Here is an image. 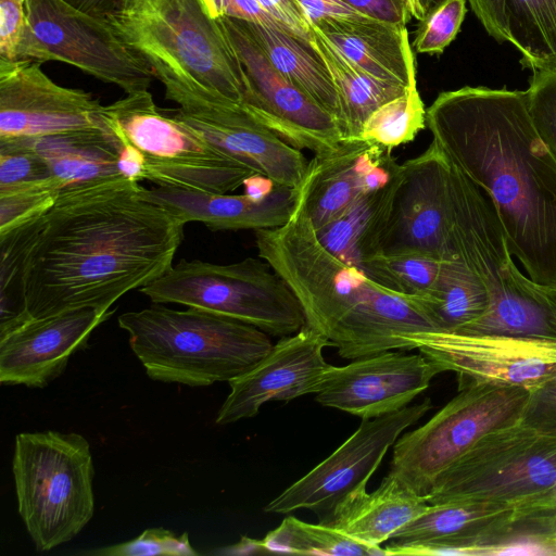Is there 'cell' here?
<instances>
[{
    "mask_svg": "<svg viewBox=\"0 0 556 556\" xmlns=\"http://www.w3.org/2000/svg\"><path fill=\"white\" fill-rule=\"evenodd\" d=\"M123 177L63 189L34 222L21 282L27 316L110 311L173 266L186 223Z\"/></svg>",
    "mask_w": 556,
    "mask_h": 556,
    "instance_id": "6da1fadb",
    "label": "cell"
},
{
    "mask_svg": "<svg viewBox=\"0 0 556 556\" xmlns=\"http://www.w3.org/2000/svg\"><path fill=\"white\" fill-rule=\"evenodd\" d=\"M426 124L447 160L490 199L528 277L556 287V157L533 126L527 92L444 91Z\"/></svg>",
    "mask_w": 556,
    "mask_h": 556,
    "instance_id": "7a4b0ae2",
    "label": "cell"
},
{
    "mask_svg": "<svg viewBox=\"0 0 556 556\" xmlns=\"http://www.w3.org/2000/svg\"><path fill=\"white\" fill-rule=\"evenodd\" d=\"M255 242L258 256L299 300L306 326L343 358L410 351L402 336L435 330L415 296L376 283L329 252L299 201L287 224L255 230Z\"/></svg>",
    "mask_w": 556,
    "mask_h": 556,
    "instance_id": "3957f363",
    "label": "cell"
},
{
    "mask_svg": "<svg viewBox=\"0 0 556 556\" xmlns=\"http://www.w3.org/2000/svg\"><path fill=\"white\" fill-rule=\"evenodd\" d=\"M106 18L164 88L203 90L243 105L240 62L202 0H121Z\"/></svg>",
    "mask_w": 556,
    "mask_h": 556,
    "instance_id": "277c9868",
    "label": "cell"
},
{
    "mask_svg": "<svg viewBox=\"0 0 556 556\" xmlns=\"http://www.w3.org/2000/svg\"><path fill=\"white\" fill-rule=\"evenodd\" d=\"M129 346L156 381L206 387L249 371L273 348L261 329L212 312L155 304L118 316Z\"/></svg>",
    "mask_w": 556,
    "mask_h": 556,
    "instance_id": "5b68a950",
    "label": "cell"
},
{
    "mask_svg": "<svg viewBox=\"0 0 556 556\" xmlns=\"http://www.w3.org/2000/svg\"><path fill=\"white\" fill-rule=\"evenodd\" d=\"M12 471L18 514L38 552L74 539L94 513L88 440L54 430L15 437Z\"/></svg>",
    "mask_w": 556,
    "mask_h": 556,
    "instance_id": "8992f818",
    "label": "cell"
},
{
    "mask_svg": "<svg viewBox=\"0 0 556 556\" xmlns=\"http://www.w3.org/2000/svg\"><path fill=\"white\" fill-rule=\"evenodd\" d=\"M154 304H180L237 319L275 337L305 325L301 304L263 258L231 264L181 260L139 290Z\"/></svg>",
    "mask_w": 556,
    "mask_h": 556,
    "instance_id": "52a82bcc",
    "label": "cell"
},
{
    "mask_svg": "<svg viewBox=\"0 0 556 556\" xmlns=\"http://www.w3.org/2000/svg\"><path fill=\"white\" fill-rule=\"evenodd\" d=\"M101 116L119 142L143 155L146 180L159 187L227 193L255 173L175 115L164 114L149 90L102 106Z\"/></svg>",
    "mask_w": 556,
    "mask_h": 556,
    "instance_id": "ba28073f",
    "label": "cell"
},
{
    "mask_svg": "<svg viewBox=\"0 0 556 556\" xmlns=\"http://www.w3.org/2000/svg\"><path fill=\"white\" fill-rule=\"evenodd\" d=\"M556 483V432L521 419L495 429L444 470L425 496L431 505H515Z\"/></svg>",
    "mask_w": 556,
    "mask_h": 556,
    "instance_id": "9c48e42d",
    "label": "cell"
},
{
    "mask_svg": "<svg viewBox=\"0 0 556 556\" xmlns=\"http://www.w3.org/2000/svg\"><path fill=\"white\" fill-rule=\"evenodd\" d=\"M531 391L520 387L471 384L427 422L401 434L389 475L426 496L438 477L486 433L522 419Z\"/></svg>",
    "mask_w": 556,
    "mask_h": 556,
    "instance_id": "30bf717a",
    "label": "cell"
},
{
    "mask_svg": "<svg viewBox=\"0 0 556 556\" xmlns=\"http://www.w3.org/2000/svg\"><path fill=\"white\" fill-rule=\"evenodd\" d=\"M25 10L17 59L66 63L126 94L149 90L155 78L151 67L106 17L89 14L65 0H26Z\"/></svg>",
    "mask_w": 556,
    "mask_h": 556,
    "instance_id": "8fae6325",
    "label": "cell"
},
{
    "mask_svg": "<svg viewBox=\"0 0 556 556\" xmlns=\"http://www.w3.org/2000/svg\"><path fill=\"white\" fill-rule=\"evenodd\" d=\"M442 370L454 371L458 389L471 384L533 391L556 376V338L475 334L429 330L402 336Z\"/></svg>",
    "mask_w": 556,
    "mask_h": 556,
    "instance_id": "7c38bea8",
    "label": "cell"
},
{
    "mask_svg": "<svg viewBox=\"0 0 556 556\" xmlns=\"http://www.w3.org/2000/svg\"><path fill=\"white\" fill-rule=\"evenodd\" d=\"M432 408L430 399L392 414L363 419L330 456L271 500L264 510L289 514L309 509L326 519L353 492L364 489L404 430Z\"/></svg>",
    "mask_w": 556,
    "mask_h": 556,
    "instance_id": "4fadbf2b",
    "label": "cell"
},
{
    "mask_svg": "<svg viewBox=\"0 0 556 556\" xmlns=\"http://www.w3.org/2000/svg\"><path fill=\"white\" fill-rule=\"evenodd\" d=\"M243 72V106L285 142L320 153L337 147L343 135L337 119L279 73L244 23L217 18Z\"/></svg>",
    "mask_w": 556,
    "mask_h": 556,
    "instance_id": "5bb4252c",
    "label": "cell"
},
{
    "mask_svg": "<svg viewBox=\"0 0 556 556\" xmlns=\"http://www.w3.org/2000/svg\"><path fill=\"white\" fill-rule=\"evenodd\" d=\"M165 97L179 109L175 116L227 155L276 185L299 188L308 161L301 150L285 142L243 105L206 91L166 89Z\"/></svg>",
    "mask_w": 556,
    "mask_h": 556,
    "instance_id": "9a60e30c",
    "label": "cell"
},
{
    "mask_svg": "<svg viewBox=\"0 0 556 556\" xmlns=\"http://www.w3.org/2000/svg\"><path fill=\"white\" fill-rule=\"evenodd\" d=\"M91 93L54 83L31 60L0 58V142L108 129Z\"/></svg>",
    "mask_w": 556,
    "mask_h": 556,
    "instance_id": "2e32d148",
    "label": "cell"
},
{
    "mask_svg": "<svg viewBox=\"0 0 556 556\" xmlns=\"http://www.w3.org/2000/svg\"><path fill=\"white\" fill-rule=\"evenodd\" d=\"M450 162L438 144L401 164L400 181L378 253L455 260L447 241Z\"/></svg>",
    "mask_w": 556,
    "mask_h": 556,
    "instance_id": "e0dca14e",
    "label": "cell"
},
{
    "mask_svg": "<svg viewBox=\"0 0 556 556\" xmlns=\"http://www.w3.org/2000/svg\"><path fill=\"white\" fill-rule=\"evenodd\" d=\"M441 372L422 353L387 351L344 366L331 365L315 400L323 406L371 419L410 405Z\"/></svg>",
    "mask_w": 556,
    "mask_h": 556,
    "instance_id": "ac0fdd59",
    "label": "cell"
},
{
    "mask_svg": "<svg viewBox=\"0 0 556 556\" xmlns=\"http://www.w3.org/2000/svg\"><path fill=\"white\" fill-rule=\"evenodd\" d=\"M331 343L308 326L282 337L249 371L230 380L217 425L254 417L268 402H288L316 394L331 367L323 350Z\"/></svg>",
    "mask_w": 556,
    "mask_h": 556,
    "instance_id": "d6986e66",
    "label": "cell"
},
{
    "mask_svg": "<svg viewBox=\"0 0 556 556\" xmlns=\"http://www.w3.org/2000/svg\"><path fill=\"white\" fill-rule=\"evenodd\" d=\"M113 311L83 307L31 318L0 337V382L43 388L60 377L71 356L87 348L92 331Z\"/></svg>",
    "mask_w": 556,
    "mask_h": 556,
    "instance_id": "ffe728a7",
    "label": "cell"
},
{
    "mask_svg": "<svg viewBox=\"0 0 556 556\" xmlns=\"http://www.w3.org/2000/svg\"><path fill=\"white\" fill-rule=\"evenodd\" d=\"M514 513L510 504H429L383 548L387 555H484L509 536Z\"/></svg>",
    "mask_w": 556,
    "mask_h": 556,
    "instance_id": "44dd1931",
    "label": "cell"
},
{
    "mask_svg": "<svg viewBox=\"0 0 556 556\" xmlns=\"http://www.w3.org/2000/svg\"><path fill=\"white\" fill-rule=\"evenodd\" d=\"M447 241L454 258L485 288L492 304L517 266L492 202L451 162Z\"/></svg>",
    "mask_w": 556,
    "mask_h": 556,
    "instance_id": "7402d4cb",
    "label": "cell"
},
{
    "mask_svg": "<svg viewBox=\"0 0 556 556\" xmlns=\"http://www.w3.org/2000/svg\"><path fill=\"white\" fill-rule=\"evenodd\" d=\"M142 195L157 203L186 224L199 222L211 230L270 229L283 226L292 217L299 201V188L276 185L262 201L247 195L205 193L177 188H142Z\"/></svg>",
    "mask_w": 556,
    "mask_h": 556,
    "instance_id": "603a6c76",
    "label": "cell"
},
{
    "mask_svg": "<svg viewBox=\"0 0 556 556\" xmlns=\"http://www.w3.org/2000/svg\"><path fill=\"white\" fill-rule=\"evenodd\" d=\"M386 150L365 140L349 139L314 155L299 187V203L315 230L328 225L366 193L365 176Z\"/></svg>",
    "mask_w": 556,
    "mask_h": 556,
    "instance_id": "cb8c5ba5",
    "label": "cell"
},
{
    "mask_svg": "<svg viewBox=\"0 0 556 556\" xmlns=\"http://www.w3.org/2000/svg\"><path fill=\"white\" fill-rule=\"evenodd\" d=\"M313 28L367 74L416 88L415 56L406 26L367 18L336 21Z\"/></svg>",
    "mask_w": 556,
    "mask_h": 556,
    "instance_id": "d4e9b609",
    "label": "cell"
},
{
    "mask_svg": "<svg viewBox=\"0 0 556 556\" xmlns=\"http://www.w3.org/2000/svg\"><path fill=\"white\" fill-rule=\"evenodd\" d=\"M428 506L425 496L388 473L376 490L368 493L364 488L353 492L319 522L363 544L380 547Z\"/></svg>",
    "mask_w": 556,
    "mask_h": 556,
    "instance_id": "484cf974",
    "label": "cell"
},
{
    "mask_svg": "<svg viewBox=\"0 0 556 556\" xmlns=\"http://www.w3.org/2000/svg\"><path fill=\"white\" fill-rule=\"evenodd\" d=\"M241 21L275 68L331 114L342 131L343 112L339 92L312 40L277 22Z\"/></svg>",
    "mask_w": 556,
    "mask_h": 556,
    "instance_id": "4316f807",
    "label": "cell"
},
{
    "mask_svg": "<svg viewBox=\"0 0 556 556\" xmlns=\"http://www.w3.org/2000/svg\"><path fill=\"white\" fill-rule=\"evenodd\" d=\"M16 142H26L35 149L62 185V190L123 177L117 168L121 142L109 128Z\"/></svg>",
    "mask_w": 556,
    "mask_h": 556,
    "instance_id": "83f0119b",
    "label": "cell"
},
{
    "mask_svg": "<svg viewBox=\"0 0 556 556\" xmlns=\"http://www.w3.org/2000/svg\"><path fill=\"white\" fill-rule=\"evenodd\" d=\"M401 176L386 187L359 195L341 215L315 230L320 243L343 262L358 266L378 253Z\"/></svg>",
    "mask_w": 556,
    "mask_h": 556,
    "instance_id": "f1b7e54d",
    "label": "cell"
},
{
    "mask_svg": "<svg viewBox=\"0 0 556 556\" xmlns=\"http://www.w3.org/2000/svg\"><path fill=\"white\" fill-rule=\"evenodd\" d=\"M312 42L325 61L339 92L343 140L358 139L364 124L376 110L412 89L375 78L362 71L313 27Z\"/></svg>",
    "mask_w": 556,
    "mask_h": 556,
    "instance_id": "f546056e",
    "label": "cell"
},
{
    "mask_svg": "<svg viewBox=\"0 0 556 556\" xmlns=\"http://www.w3.org/2000/svg\"><path fill=\"white\" fill-rule=\"evenodd\" d=\"M518 267L511 274L488 313L463 330L454 332L556 338V321L528 286Z\"/></svg>",
    "mask_w": 556,
    "mask_h": 556,
    "instance_id": "4dcf8cb0",
    "label": "cell"
},
{
    "mask_svg": "<svg viewBox=\"0 0 556 556\" xmlns=\"http://www.w3.org/2000/svg\"><path fill=\"white\" fill-rule=\"evenodd\" d=\"M417 300L439 331L463 330L491 306L489 292L457 260L445 261L435 288Z\"/></svg>",
    "mask_w": 556,
    "mask_h": 556,
    "instance_id": "1f68e13d",
    "label": "cell"
},
{
    "mask_svg": "<svg viewBox=\"0 0 556 556\" xmlns=\"http://www.w3.org/2000/svg\"><path fill=\"white\" fill-rule=\"evenodd\" d=\"M508 41L523 67L556 71V0H504Z\"/></svg>",
    "mask_w": 556,
    "mask_h": 556,
    "instance_id": "d6a6232c",
    "label": "cell"
},
{
    "mask_svg": "<svg viewBox=\"0 0 556 556\" xmlns=\"http://www.w3.org/2000/svg\"><path fill=\"white\" fill-rule=\"evenodd\" d=\"M260 552L305 555H387L383 547L363 544L336 528L324 523L313 525L294 516L286 517L257 540Z\"/></svg>",
    "mask_w": 556,
    "mask_h": 556,
    "instance_id": "836d02e7",
    "label": "cell"
},
{
    "mask_svg": "<svg viewBox=\"0 0 556 556\" xmlns=\"http://www.w3.org/2000/svg\"><path fill=\"white\" fill-rule=\"evenodd\" d=\"M444 262L420 254H376L364 260L357 267L389 290L422 298L435 288Z\"/></svg>",
    "mask_w": 556,
    "mask_h": 556,
    "instance_id": "e575fe53",
    "label": "cell"
},
{
    "mask_svg": "<svg viewBox=\"0 0 556 556\" xmlns=\"http://www.w3.org/2000/svg\"><path fill=\"white\" fill-rule=\"evenodd\" d=\"M426 110L417 88L376 110L364 124L358 139L389 151L410 142L425 128Z\"/></svg>",
    "mask_w": 556,
    "mask_h": 556,
    "instance_id": "d590c367",
    "label": "cell"
},
{
    "mask_svg": "<svg viewBox=\"0 0 556 556\" xmlns=\"http://www.w3.org/2000/svg\"><path fill=\"white\" fill-rule=\"evenodd\" d=\"M61 190L53 176L0 189V236L45 215Z\"/></svg>",
    "mask_w": 556,
    "mask_h": 556,
    "instance_id": "8d00e7d4",
    "label": "cell"
},
{
    "mask_svg": "<svg viewBox=\"0 0 556 556\" xmlns=\"http://www.w3.org/2000/svg\"><path fill=\"white\" fill-rule=\"evenodd\" d=\"M467 9L466 0H442L420 20L414 47L419 53L441 54L455 39Z\"/></svg>",
    "mask_w": 556,
    "mask_h": 556,
    "instance_id": "74e56055",
    "label": "cell"
},
{
    "mask_svg": "<svg viewBox=\"0 0 556 556\" xmlns=\"http://www.w3.org/2000/svg\"><path fill=\"white\" fill-rule=\"evenodd\" d=\"M514 506L510 533L529 536L556 548V483Z\"/></svg>",
    "mask_w": 556,
    "mask_h": 556,
    "instance_id": "f35d334b",
    "label": "cell"
},
{
    "mask_svg": "<svg viewBox=\"0 0 556 556\" xmlns=\"http://www.w3.org/2000/svg\"><path fill=\"white\" fill-rule=\"evenodd\" d=\"M84 554L90 556H197L198 552L191 546L187 532L177 535L163 528H151L130 541L91 549Z\"/></svg>",
    "mask_w": 556,
    "mask_h": 556,
    "instance_id": "ab89813d",
    "label": "cell"
},
{
    "mask_svg": "<svg viewBox=\"0 0 556 556\" xmlns=\"http://www.w3.org/2000/svg\"><path fill=\"white\" fill-rule=\"evenodd\" d=\"M526 92L533 126L556 157V71H534Z\"/></svg>",
    "mask_w": 556,
    "mask_h": 556,
    "instance_id": "60d3db41",
    "label": "cell"
},
{
    "mask_svg": "<svg viewBox=\"0 0 556 556\" xmlns=\"http://www.w3.org/2000/svg\"><path fill=\"white\" fill-rule=\"evenodd\" d=\"M46 161L26 142H0V189L51 177Z\"/></svg>",
    "mask_w": 556,
    "mask_h": 556,
    "instance_id": "b9f144b4",
    "label": "cell"
},
{
    "mask_svg": "<svg viewBox=\"0 0 556 556\" xmlns=\"http://www.w3.org/2000/svg\"><path fill=\"white\" fill-rule=\"evenodd\" d=\"M26 0H0V58L16 60L26 25Z\"/></svg>",
    "mask_w": 556,
    "mask_h": 556,
    "instance_id": "7bdbcfd3",
    "label": "cell"
},
{
    "mask_svg": "<svg viewBox=\"0 0 556 556\" xmlns=\"http://www.w3.org/2000/svg\"><path fill=\"white\" fill-rule=\"evenodd\" d=\"M522 421L556 432V376L531 391Z\"/></svg>",
    "mask_w": 556,
    "mask_h": 556,
    "instance_id": "ee69618b",
    "label": "cell"
},
{
    "mask_svg": "<svg viewBox=\"0 0 556 556\" xmlns=\"http://www.w3.org/2000/svg\"><path fill=\"white\" fill-rule=\"evenodd\" d=\"M312 27L336 21H363L370 18L340 0H293Z\"/></svg>",
    "mask_w": 556,
    "mask_h": 556,
    "instance_id": "f6af8a7d",
    "label": "cell"
},
{
    "mask_svg": "<svg viewBox=\"0 0 556 556\" xmlns=\"http://www.w3.org/2000/svg\"><path fill=\"white\" fill-rule=\"evenodd\" d=\"M358 13L374 20L403 25L413 17L409 0H340Z\"/></svg>",
    "mask_w": 556,
    "mask_h": 556,
    "instance_id": "bcb514c9",
    "label": "cell"
},
{
    "mask_svg": "<svg viewBox=\"0 0 556 556\" xmlns=\"http://www.w3.org/2000/svg\"><path fill=\"white\" fill-rule=\"evenodd\" d=\"M214 18L232 17L248 22H276L257 0H202Z\"/></svg>",
    "mask_w": 556,
    "mask_h": 556,
    "instance_id": "7dc6e473",
    "label": "cell"
},
{
    "mask_svg": "<svg viewBox=\"0 0 556 556\" xmlns=\"http://www.w3.org/2000/svg\"><path fill=\"white\" fill-rule=\"evenodd\" d=\"M257 2L281 26L312 40V26L293 0H257Z\"/></svg>",
    "mask_w": 556,
    "mask_h": 556,
    "instance_id": "c3c4849f",
    "label": "cell"
},
{
    "mask_svg": "<svg viewBox=\"0 0 556 556\" xmlns=\"http://www.w3.org/2000/svg\"><path fill=\"white\" fill-rule=\"evenodd\" d=\"M470 8L488 34L498 42L508 41L504 0H468Z\"/></svg>",
    "mask_w": 556,
    "mask_h": 556,
    "instance_id": "681fc988",
    "label": "cell"
},
{
    "mask_svg": "<svg viewBox=\"0 0 556 556\" xmlns=\"http://www.w3.org/2000/svg\"><path fill=\"white\" fill-rule=\"evenodd\" d=\"M117 168L125 179L134 182L146 180L143 155L131 144L121 142Z\"/></svg>",
    "mask_w": 556,
    "mask_h": 556,
    "instance_id": "f907efd6",
    "label": "cell"
},
{
    "mask_svg": "<svg viewBox=\"0 0 556 556\" xmlns=\"http://www.w3.org/2000/svg\"><path fill=\"white\" fill-rule=\"evenodd\" d=\"M244 195L253 201H262L268 197L276 184L265 175L254 173L243 181Z\"/></svg>",
    "mask_w": 556,
    "mask_h": 556,
    "instance_id": "816d5d0a",
    "label": "cell"
},
{
    "mask_svg": "<svg viewBox=\"0 0 556 556\" xmlns=\"http://www.w3.org/2000/svg\"><path fill=\"white\" fill-rule=\"evenodd\" d=\"M77 9L89 14L106 17L121 2V0H65Z\"/></svg>",
    "mask_w": 556,
    "mask_h": 556,
    "instance_id": "f5cc1de1",
    "label": "cell"
},
{
    "mask_svg": "<svg viewBox=\"0 0 556 556\" xmlns=\"http://www.w3.org/2000/svg\"><path fill=\"white\" fill-rule=\"evenodd\" d=\"M528 286L535 298L551 312L556 321V287H546L528 278Z\"/></svg>",
    "mask_w": 556,
    "mask_h": 556,
    "instance_id": "db71d44e",
    "label": "cell"
},
{
    "mask_svg": "<svg viewBox=\"0 0 556 556\" xmlns=\"http://www.w3.org/2000/svg\"><path fill=\"white\" fill-rule=\"evenodd\" d=\"M442 0H409L412 7V15L420 21L425 15Z\"/></svg>",
    "mask_w": 556,
    "mask_h": 556,
    "instance_id": "11a10c76",
    "label": "cell"
},
{
    "mask_svg": "<svg viewBox=\"0 0 556 556\" xmlns=\"http://www.w3.org/2000/svg\"><path fill=\"white\" fill-rule=\"evenodd\" d=\"M555 545H556V541H555Z\"/></svg>",
    "mask_w": 556,
    "mask_h": 556,
    "instance_id": "9f6ffc18",
    "label": "cell"
}]
</instances>
